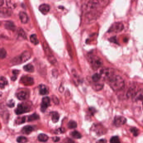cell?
Segmentation results:
<instances>
[{
    "mask_svg": "<svg viewBox=\"0 0 143 143\" xmlns=\"http://www.w3.org/2000/svg\"><path fill=\"white\" fill-rule=\"evenodd\" d=\"M135 93V87H131L128 90V92L126 94V96L128 98L133 97Z\"/></svg>",
    "mask_w": 143,
    "mask_h": 143,
    "instance_id": "cell-20",
    "label": "cell"
},
{
    "mask_svg": "<svg viewBox=\"0 0 143 143\" xmlns=\"http://www.w3.org/2000/svg\"><path fill=\"white\" fill-rule=\"evenodd\" d=\"M130 131L131 132L134 136H136L139 134V130L138 129L135 128H132L130 129Z\"/></svg>",
    "mask_w": 143,
    "mask_h": 143,
    "instance_id": "cell-35",
    "label": "cell"
},
{
    "mask_svg": "<svg viewBox=\"0 0 143 143\" xmlns=\"http://www.w3.org/2000/svg\"><path fill=\"white\" fill-rule=\"evenodd\" d=\"M124 29V25L122 23L116 22L113 24L108 30L109 33H118L121 32Z\"/></svg>",
    "mask_w": 143,
    "mask_h": 143,
    "instance_id": "cell-6",
    "label": "cell"
},
{
    "mask_svg": "<svg viewBox=\"0 0 143 143\" xmlns=\"http://www.w3.org/2000/svg\"><path fill=\"white\" fill-rule=\"evenodd\" d=\"M40 93L43 95L48 94H49V90L47 87L44 85H41L40 86Z\"/></svg>",
    "mask_w": 143,
    "mask_h": 143,
    "instance_id": "cell-17",
    "label": "cell"
},
{
    "mask_svg": "<svg viewBox=\"0 0 143 143\" xmlns=\"http://www.w3.org/2000/svg\"><path fill=\"white\" fill-rule=\"evenodd\" d=\"M96 143H107V141L105 139H101L97 141Z\"/></svg>",
    "mask_w": 143,
    "mask_h": 143,
    "instance_id": "cell-43",
    "label": "cell"
},
{
    "mask_svg": "<svg viewBox=\"0 0 143 143\" xmlns=\"http://www.w3.org/2000/svg\"><path fill=\"white\" fill-rule=\"evenodd\" d=\"M8 7L9 9H14L17 6V4L15 1L13 0H7L6 1Z\"/></svg>",
    "mask_w": 143,
    "mask_h": 143,
    "instance_id": "cell-19",
    "label": "cell"
},
{
    "mask_svg": "<svg viewBox=\"0 0 143 143\" xmlns=\"http://www.w3.org/2000/svg\"><path fill=\"white\" fill-rule=\"evenodd\" d=\"M50 105V99L48 97H44L41 106V110L42 112H44L47 107Z\"/></svg>",
    "mask_w": 143,
    "mask_h": 143,
    "instance_id": "cell-9",
    "label": "cell"
},
{
    "mask_svg": "<svg viewBox=\"0 0 143 143\" xmlns=\"http://www.w3.org/2000/svg\"><path fill=\"white\" fill-rule=\"evenodd\" d=\"M48 60H49V61L52 64H55L56 63V60L52 55H50L49 57H48Z\"/></svg>",
    "mask_w": 143,
    "mask_h": 143,
    "instance_id": "cell-36",
    "label": "cell"
},
{
    "mask_svg": "<svg viewBox=\"0 0 143 143\" xmlns=\"http://www.w3.org/2000/svg\"><path fill=\"white\" fill-rule=\"evenodd\" d=\"M21 81V83L25 86H31L34 84L33 78L31 77L27 76L23 77Z\"/></svg>",
    "mask_w": 143,
    "mask_h": 143,
    "instance_id": "cell-11",
    "label": "cell"
},
{
    "mask_svg": "<svg viewBox=\"0 0 143 143\" xmlns=\"http://www.w3.org/2000/svg\"><path fill=\"white\" fill-rule=\"evenodd\" d=\"M63 143H75V142L70 138H66L64 139Z\"/></svg>",
    "mask_w": 143,
    "mask_h": 143,
    "instance_id": "cell-38",
    "label": "cell"
},
{
    "mask_svg": "<svg viewBox=\"0 0 143 143\" xmlns=\"http://www.w3.org/2000/svg\"><path fill=\"white\" fill-rule=\"evenodd\" d=\"M103 86V84H93L92 86V88L95 90L96 91H99L100 90L102 89Z\"/></svg>",
    "mask_w": 143,
    "mask_h": 143,
    "instance_id": "cell-29",
    "label": "cell"
},
{
    "mask_svg": "<svg viewBox=\"0 0 143 143\" xmlns=\"http://www.w3.org/2000/svg\"></svg>",
    "mask_w": 143,
    "mask_h": 143,
    "instance_id": "cell-48",
    "label": "cell"
},
{
    "mask_svg": "<svg viewBox=\"0 0 143 143\" xmlns=\"http://www.w3.org/2000/svg\"><path fill=\"white\" fill-rule=\"evenodd\" d=\"M142 105H143V104H142Z\"/></svg>",
    "mask_w": 143,
    "mask_h": 143,
    "instance_id": "cell-47",
    "label": "cell"
},
{
    "mask_svg": "<svg viewBox=\"0 0 143 143\" xmlns=\"http://www.w3.org/2000/svg\"><path fill=\"white\" fill-rule=\"evenodd\" d=\"M134 101H138L143 99V88L135 92V94L132 97Z\"/></svg>",
    "mask_w": 143,
    "mask_h": 143,
    "instance_id": "cell-12",
    "label": "cell"
},
{
    "mask_svg": "<svg viewBox=\"0 0 143 143\" xmlns=\"http://www.w3.org/2000/svg\"><path fill=\"white\" fill-rule=\"evenodd\" d=\"M101 76L100 74H95L92 76V80L94 82H98L101 78Z\"/></svg>",
    "mask_w": 143,
    "mask_h": 143,
    "instance_id": "cell-28",
    "label": "cell"
},
{
    "mask_svg": "<svg viewBox=\"0 0 143 143\" xmlns=\"http://www.w3.org/2000/svg\"><path fill=\"white\" fill-rule=\"evenodd\" d=\"M50 9V7L48 4H41L39 7V10L44 14H47L49 12Z\"/></svg>",
    "mask_w": 143,
    "mask_h": 143,
    "instance_id": "cell-14",
    "label": "cell"
},
{
    "mask_svg": "<svg viewBox=\"0 0 143 143\" xmlns=\"http://www.w3.org/2000/svg\"><path fill=\"white\" fill-rule=\"evenodd\" d=\"M18 35L19 36L23 38L26 39V35L24 32V31L22 29L20 28L18 30Z\"/></svg>",
    "mask_w": 143,
    "mask_h": 143,
    "instance_id": "cell-31",
    "label": "cell"
},
{
    "mask_svg": "<svg viewBox=\"0 0 143 143\" xmlns=\"http://www.w3.org/2000/svg\"><path fill=\"white\" fill-rule=\"evenodd\" d=\"M126 119L122 116H116L114 118V123L115 126L117 127L122 126L126 123Z\"/></svg>",
    "mask_w": 143,
    "mask_h": 143,
    "instance_id": "cell-8",
    "label": "cell"
},
{
    "mask_svg": "<svg viewBox=\"0 0 143 143\" xmlns=\"http://www.w3.org/2000/svg\"><path fill=\"white\" fill-rule=\"evenodd\" d=\"M5 27L6 29L14 31L16 29V27L14 23L11 21H6L5 24Z\"/></svg>",
    "mask_w": 143,
    "mask_h": 143,
    "instance_id": "cell-16",
    "label": "cell"
},
{
    "mask_svg": "<svg viewBox=\"0 0 143 143\" xmlns=\"http://www.w3.org/2000/svg\"><path fill=\"white\" fill-rule=\"evenodd\" d=\"M92 130L98 135H100L105 133V129L103 127L99 124H95L93 126Z\"/></svg>",
    "mask_w": 143,
    "mask_h": 143,
    "instance_id": "cell-7",
    "label": "cell"
},
{
    "mask_svg": "<svg viewBox=\"0 0 143 143\" xmlns=\"http://www.w3.org/2000/svg\"><path fill=\"white\" fill-rule=\"evenodd\" d=\"M52 100L54 103L56 104H58L59 103V100L57 98V97H56L55 96H53Z\"/></svg>",
    "mask_w": 143,
    "mask_h": 143,
    "instance_id": "cell-42",
    "label": "cell"
},
{
    "mask_svg": "<svg viewBox=\"0 0 143 143\" xmlns=\"http://www.w3.org/2000/svg\"><path fill=\"white\" fill-rule=\"evenodd\" d=\"M38 139L40 141L46 142L48 141L49 137L47 135H46L45 134H41L39 135L38 137Z\"/></svg>",
    "mask_w": 143,
    "mask_h": 143,
    "instance_id": "cell-24",
    "label": "cell"
},
{
    "mask_svg": "<svg viewBox=\"0 0 143 143\" xmlns=\"http://www.w3.org/2000/svg\"><path fill=\"white\" fill-rule=\"evenodd\" d=\"M19 121H18V123H19V124H21V123H24L25 121H26V117H22L21 118H19Z\"/></svg>",
    "mask_w": 143,
    "mask_h": 143,
    "instance_id": "cell-39",
    "label": "cell"
},
{
    "mask_svg": "<svg viewBox=\"0 0 143 143\" xmlns=\"http://www.w3.org/2000/svg\"><path fill=\"white\" fill-rule=\"evenodd\" d=\"M89 112L90 113V114H92V115L94 114L95 112V110L93 107L90 108L89 109Z\"/></svg>",
    "mask_w": 143,
    "mask_h": 143,
    "instance_id": "cell-41",
    "label": "cell"
},
{
    "mask_svg": "<svg viewBox=\"0 0 143 143\" xmlns=\"http://www.w3.org/2000/svg\"><path fill=\"white\" fill-rule=\"evenodd\" d=\"M30 39L31 42L35 45H38L39 43V41L38 40L37 36L36 35V34H32L30 36Z\"/></svg>",
    "mask_w": 143,
    "mask_h": 143,
    "instance_id": "cell-23",
    "label": "cell"
},
{
    "mask_svg": "<svg viewBox=\"0 0 143 143\" xmlns=\"http://www.w3.org/2000/svg\"><path fill=\"white\" fill-rule=\"evenodd\" d=\"M24 69L26 71L29 73L33 72L34 71V66L31 64H28L27 65H25L24 67Z\"/></svg>",
    "mask_w": 143,
    "mask_h": 143,
    "instance_id": "cell-21",
    "label": "cell"
},
{
    "mask_svg": "<svg viewBox=\"0 0 143 143\" xmlns=\"http://www.w3.org/2000/svg\"><path fill=\"white\" fill-rule=\"evenodd\" d=\"M4 4V0H0V6H2L3 4Z\"/></svg>",
    "mask_w": 143,
    "mask_h": 143,
    "instance_id": "cell-46",
    "label": "cell"
},
{
    "mask_svg": "<svg viewBox=\"0 0 143 143\" xmlns=\"http://www.w3.org/2000/svg\"><path fill=\"white\" fill-rule=\"evenodd\" d=\"M100 74L105 80H107L114 75V71L112 69H103L100 71Z\"/></svg>",
    "mask_w": 143,
    "mask_h": 143,
    "instance_id": "cell-4",
    "label": "cell"
},
{
    "mask_svg": "<svg viewBox=\"0 0 143 143\" xmlns=\"http://www.w3.org/2000/svg\"><path fill=\"white\" fill-rule=\"evenodd\" d=\"M6 51L4 48L0 49V59H4L6 56Z\"/></svg>",
    "mask_w": 143,
    "mask_h": 143,
    "instance_id": "cell-32",
    "label": "cell"
},
{
    "mask_svg": "<svg viewBox=\"0 0 143 143\" xmlns=\"http://www.w3.org/2000/svg\"><path fill=\"white\" fill-rule=\"evenodd\" d=\"M63 132L64 131H63V130H62V129H61V128H59V129H58L57 130H56V131L55 132V134H61V133H63Z\"/></svg>",
    "mask_w": 143,
    "mask_h": 143,
    "instance_id": "cell-44",
    "label": "cell"
},
{
    "mask_svg": "<svg viewBox=\"0 0 143 143\" xmlns=\"http://www.w3.org/2000/svg\"><path fill=\"white\" fill-rule=\"evenodd\" d=\"M110 143H120L119 137L117 136L112 137L110 139Z\"/></svg>",
    "mask_w": 143,
    "mask_h": 143,
    "instance_id": "cell-34",
    "label": "cell"
},
{
    "mask_svg": "<svg viewBox=\"0 0 143 143\" xmlns=\"http://www.w3.org/2000/svg\"><path fill=\"white\" fill-rule=\"evenodd\" d=\"M28 141L26 138L24 136H19L17 138V141L19 143H25Z\"/></svg>",
    "mask_w": 143,
    "mask_h": 143,
    "instance_id": "cell-33",
    "label": "cell"
},
{
    "mask_svg": "<svg viewBox=\"0 0 143 143\" xmlns=\"http://www.w3.org/2000/svg\"><path fill=\"white\" fill-rule=\"evenodd\" d=\"M77 127V124L76 122L73 120H70L68 124V127L70 129L75 128Z\"/></svg>",
    "mask_w": 143,
    "mask_h": 143,
    "instance_id": "cell-27",
    "label": "cell"
},
{
    "mask_svg": "<svg viewBox=\"0 0 143 143\" xmlns=\"http://www.w3.org/2000/svg\"><path fill=\"white\" fill-rule=\"evenodd\" d=\"M107 81L109 86L115 91H120L124 88V80L120 76L114 74Z\"/></svg>",
    "mask_w": 143,
    "mask_h": 143,
    "instance_id": "cell-1",
    "label": "cell"
},
{
    "mask_svg": "<svg viewBox=\"0 0 143 143\" xmlns=\"http://www.w3.org/2000/svg\"><path fill=\"white\" fill-rule=\"evenodd\" d=\"M0 88L4 89L5 86L8 84V82L6 79L4 77H1L0 78Z\"/></svg>",
    "mask_w": 143,
    "mask_h": 143,
    "instance_id": "cell-25",
    "label": "cell"
},
{
    "mask_svg": "<svg viewBox=\"0 0 143 143\" xmlns=\"http://www.w3.org/2000/svg\"><path fill=\"white\" fill-rule=\"evenodd\" d=\"M12 14V12L8 8H0V17L6 18L10 16Z\"/></svg>",
    "mask_w": 143,
    "mask_h": 143,
    "instance_id": "cell-10",
    "label": "cell"
},
{
    "mask_svg": "<svg viewBox=\"0 0 143 143\" xmlns=\"http://www.w3.org/2000/svg\"><path fill=\"white\" fill-rule=\"evenodd\" d=\"M30 110V107L25 103L19 104L15 110L17 114H21L24 113H27Z\"/></svg>",
    "mask_w": 143,
    "mask_h": 143,
    "instance_id": "cell-5",
    "label": "cell"
},
{
    "mask_svg": "<svg viewBox=\"0 0 143 143\" xmlns=\"http://www.w3.org/2000/svg\"><path fill=\"white\" fill-rule=\"evenodd\" d=\"M88 61L91 67L94 69H97L101 67L103 64V61L100 57L94 55H89Z\"/></svg>",
    "mask_w": 143,
    "mask_h": 143,
    "instance_id": "cell-3",
    "label": "cell"
},
{
    "mask_svg": "<svg viewBox=\"0 0 143 143\" xmlns=\"http://www.w3.org/2000/svg\"><path fill=\"white\" fill-rule=\"evenodd\" d=\"M60 116L57 112H52V119L54 123H56L58 121Z\"/></svg>",
    "mask_w": 143,
    "mask_h": 143,
    "instance_id": "cell-22",
    "label": "cell"
},
{
    "mask_svg": "<svg viewBox=\"0 0 143 143\" xmlns=\"http://www.w3.org/2000/svg\"><path fill=\"white\" fill-rule=\"evenodd\" d=\"M19 18L22 23L26 24L28 21V16L24 12H20L19 14Z\"/></svg>",
    "mask_w": 143,
    "mask_h": 143,
    "instance_id": "cell-15",
    "label": "cell"
},
{
    "mask_svg": "<svg viewBox=\"0 0 143 143\" xmlns=\"http://www.w3.org/2000/svg\"><path fill=\"white\" fill-rule=\"evenodd\" d=\"M14 102L12 100H10V101L8 102V107H12L14 106Z\"/></svg>",
    "mask_w": 143,
    "mask_h": 143,
    "instance_id": "cell-40",
    "label": "cell"
},
{
    "mask_svg": "<svg viewBox=\"0 0 143 143\" xmlns=\"http://www.w3.org/2000/svg\"><path fill=\"white\" fill-rule=\"evenodd\" d=\"M13 73L14 76L11 78V80L15 81L17 79V75L19 74V71L18 70H14L13 71Z\"/></svg>",
    "mask_w": 143,
    "mask_h": 143,
    "instance_id": "cell-37",
    "label": "cell"
},
{
    "mask_svg": "<svg viewBox=\"0 0 143 143\" xmlns=\"http://www.w3.org/2000/svg\"><path fill=\"white\" fill-rule=\"evenodd\" d=\"M52 140L53 141H54V142H58L60 141V138L58 137H55L53 138Z\"/></svg>",
    "mask_w": 143,
    "mask_h": 143,
    "instance_id": "cell-45",
    "label": "cell"
},
{
    "mask_svg": "<svg viewBox=\"0 0 143 143\" xmlns=\"http://www.w3.org/2000/svg\"><path fill=\"white\" fill-rule=\"evenodd\" d=\"M17 97L20 100H24L28 98V94L25 91H21L17 94Z\"/></svg>",
    "mask_w": 143,
    "mask_h": 143,
    "instance_id": "cell-13",
    "label": "cell"
},
{
    "mask_svg": "<svg viewBox=\"0 0 143 143\" xmlns=\"http://www.w3.org/2000/svg\"><path fill=\"white\" fill-rule=\"evenodd\" d=\"M39 118V116L36 114H33L29 116L28 118V121H32L34 120H36Z\"/></svg>",
    "mask_w": 143,
    "mask_h": 143,
    "instance_id": "cell-26",
    "label": "cell"
},
{
    "mask_svg": "<svg viewBox=\"0 0 143 143\" xmlns=\"http://www.w3.org/2000/svg\"><path fill=\"white\" fill-rule=\"evenodd\" d=\"M34 130V128L32 126H26L23 128L22 129V132L23 134H29Z\"/></svg>",
    "mask_w": 143,
    "mask_h": 143,
    "instance_id": "cell-18",
    "label": "cell"
},
{
    "mask_svg": "<svg viewBox=\"0 0 143 143\" xmlns=\"http://www.w3.org/2000/svg\"><path fill=\"white\" fill-rule=\"evenodd\" d=\"M31 56V55L29 52L25 51L24 52L22 53L20 55L14 57L12 60L11 62L13 65L20 64L27 61L30 59Z\"/></svg>",
    "mask_w": 143,
    "mask_h": 143,
    "instance_id": "cell-2",
    "label": "cell"
},
{
    "mask_svg": "<svg viewBox=\"0 0 143 143\" xmlns=\"http://www.w3.org/2000/svg\"><path fill=\"white\" fill-rule=\"evenodd\" d=\"M71 134L73 137L75 139H79L82 137L81 134H80L79 132L77 131H74L72 132H71Z\"/></svg>",
    "mask_w": 143,
    "mask_h": 143,
    "instance_id": "cell-30",
    "label": "cell"
}]
</instances>
